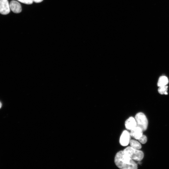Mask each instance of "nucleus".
<instances>
[{
  "label": "nucleus",
  "instance_id": "f257e3e1",
  "mask_svg": "<svg viewBox=\"0 0 169 169\" xmlns=\"http://www.w3.org/2000/svg\"><path fill=\"white\" fill-rule=\"evenodd\" d=\"M116 165L122 169H136L137 164L123 151H120L115 155L114 160Z\"/></svg>",
  "mask_w": 169,
  "mask_h": 169
},
{
  "label": "nucleus",
  "instance_id": "f03ea898",
  "mask_svg": "<svg viewBox=\"0 0 169 169\" xmlns=\"http://www.w3.org/2000/svg\"><path fill=\"white\" fill-rule=\"evenodd\" d=\"M123 151L131 159L136 161H141L144 157V155L142 151L135 149L131 146L127 147Z\"/></svg>",
  "mask_w": 169,
  "mask_h": 169
},
{
  "label": "nucleus",
  "instance_id": "7ed1b4c3",
  "mask_svg": "<svg viewBox=\"0 0 169 169\" xmlns=\"http://www.w3.org/2000/svg\"><path fill=\"white\" fill-rule=\"evenodd\" d=\"M137 126L140 127L143 131H146L147 128L148 121L145 115L142 112H139L135 116Z\"/></svg>",
  "mask_w": 169,
  "mask_h": 169
},
{
  "label": "nucleus",
  "instance_id": "20e7f679",
  "mask_svg": "<svg viewBox=\"0 0 169 169\" xmlns=\"http://www.w3.org/2000/svg\"><path fill=\"white\" fill-rule=\"evenodd\" d=\"M130 133L127 131L122 132L120 139V143L123 146H126L129 143L131 138Z\"/></svg>",
  "mask_w": 169,
  "mask_h": 169
},
{
  "label": "nucleus",
  "instance_id": "39448f33",
  "mask_svg": "<svg viewBox=\"0 0 169 169\" xmlns=\"http://www.w3.org/2000/svg\"><path fill=\"white\" fill-rule=\"evenodd\" d=\"M10 11L9 4L8 0H0V13L3 15L8 14Z\"/></svg>",
  "mask_w": 169,
  "mask_h": 169
},
{
  "label": "nucleus",
  "instance_id": "423d86ee",
  "mask_svg": "<svg viewBox=\"0 0 169 169\" xmlns=\"http://www.w3.org/2000/svg\"><path fill=\"white\" fill-rule=\"evenodd\" d=\"M10 10L16 13H20L22 11V7L21 4L15 0H12L9 3Z\"/></svg>",
  "mask_w": 169,
  "mask_h": 169
},
{
  "label": "nucleus",
  "instance_id": "0eeeda50",
  "mask_svg": "<svg viewBox=\"0 0 169 169\" xmlns=\"http://www.w3.org/2000/svg\"><path fill=\"white\" fill-rule=\"evenodd\" d=\"M125 126L126 128L131 131L136 126V120L134 117H130L125 122Z\"/></svg>",
  "mask_w": 169,
  "mask_h": 169
},
{
  "label": "nucleus",
  "instance_id": "6e6552de",
  "mask_svg": "<svg viewBox=\"0 0 169 169\" xmlns=\"http://www.w3.org/2000/svg\"><path fill=\"white\" fill-rule=\"evenodd\" d=\"M131 131V136L137 140H138L143 135V131L138 126H136Z\"/></svg>",
  "mask_w": 169,
  "mask_h": 169
},
{
  "label": "nucleus",
  "instance_id": "1a4fd4ad",
  "mask_svg": "<svg viewBox=\"0 0 169 169\" xmlns=\"http://www.w3.org/2000/svg\"><path fill=\"white\" fill-rule=\"evenodd\" d=\"M168 79L166 76H162L159 78L157 85L159 87L166 86L168 83Z\"/></svg>",
  "mask_w": 169,
  "mask_h": 169
},
{
  "label": "nucleus",
  "instance_id": "9d476101",
  "mask_svg": "<svg viewBox=\"0 0 169 169\" xmlns=\"http://www.w3.org/2000/svg\"><path fill=\"white\" fill-rule=\"evenodd\" d=\"M129 143L130 144V146L135 149L139 150L141 148V146L140 143L139 142L135 140H130Z\"/></svg>",
  "mask_w": 169,
  "mask_h": 169
},
{
  "label": "nucleus",
  "instance_id": "9b49d317",
  "mask_svg": "<svg viewBox=\"0 0 169 169\" xmlns=\"http://www.w3.org/2000/svg\"><path fill=\"white\" fill-rule=\"evenodd\" d=\"M168 89V86L166 85L163 86L159 87L158 89V92L161 94V95H167L168 93L167 91Z\"/></svg>",
  "mask_w": 169,
  "mask_h": 169
},
{
  "label": "nucleus",
  "instance_id": "f8f14e48",
  "mask_svg": "<svg viewBox=\"0 0 169 169\" xmlns=\"http://www.w3.org/2000/svg\"><path fill=\"white\" fill-rule=\"evenodd\" d=\"M138 140L141 143L144 144L147 142V138L145 135H142L138 139Z\"/></svg>",
  "mask_w": 169,
  "mask_h": 169
},
{
  "label": "nucleus",
  "instance_id": "ddd939ff",
  "mask_svg": "<svg viewBox=\"0 0 169 169\" xmlns=\"http://www.w3.org/2000/svg\"><path fill=\"white\" fill-rule=\"evenodd\" d=\"M19 2L26 4H31L33 3L32 0H17Z\"/></svg>",
  "mask_w": 169,
  "mask_h": 169
},
{
  "label": "nucleus",
  "instance_id": "4468645a",
  "mask_svg": "<svg viewBox=\"0 0 169 169\" xmlns=\"http://www.w3.org/2000/svg\"><path fill=\"white\" fill-rule=\"evenodd\" d=\"M33 2L35 3H40L43 1V0H32Z\"/></svg>",
  "mask_w": 169,
  "mask_h": 169
},
{
  "label": "nucleus",
  "instance_id": "2eb2a0df",
  "mask_svg": "<svg viewBox=\"0 0 169 169\" xmlns=\"http://www.w3.org/2000/svg\"><path fill=\"white\" fill-rule=\"evenodd\" d=\"M2 106V103H1L0 102V108H1V107Z\"/></svg>",
  "mask_w": 169,
  "mask_h": 169
}]
</instances>
